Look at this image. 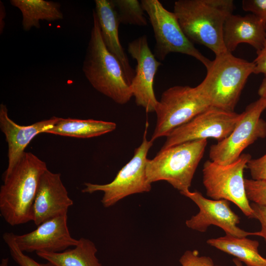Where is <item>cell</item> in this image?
I'll return each instance as SVG.
<instances>
[{
	"label": "cell",
	"mask_w": 266,
	"mask_h": 266,
	"mask_svg": "<svg viewBox=\"0 0 266 266\" xmlns=\"http://www.w3.org/2000/svg\"><path fill=\"white\" fill-rule=\"evenodd\" d=\"M98 249L91 240L81 237L73 249L58 253L36 252L54 266H102L96 256Z\"/></svg>",
	"instance_id": "d6986e66"
},
{
	"label": "cell",
	"mask_w": 266,
	"mask_h": 266,
	"mask_svg": "<svg viewBox=\"0 0 266 266\" xmlns=\"http://www.w3.org/2000/svg\"><path fill=\"white\" fill-rule=\"evenodd\" d=\"M266 109V100L260 98L247 106L231 133L222 141L212 145L209 156L220 165L236 160L243 151L259 138L266 136V121L261 118Z\"/></svg>",
	"instance_id": "30bf717a"
},
{
	"label": "cell",
	"mask_w": 266,
	"mask_h": 266,
	"mask_svg": "<svg viewBox=\"0 0 266 266\" xmlns=\"http://www.w3.org/2000/svg\"><path fill=\"white\" fill-rule=\"evenodd\" d=\"M241 117V113L210 106L170 132L161 149L207 138L222 141L233 131Z\"/></svg>",
	"instance_id": "8fae6325"
},
{
	"label": "cell",
	"mask_w": 266,
	"mask_h": 266,
	"mask_svg": "<svg viewBox=\"0 0 266 266\" xmlns=\"http://www.w3.org/2000/svg\"><path fill=\"white\" fill-rule=\"evenodd\" d=\"M266 36V23L252 14L244 16L232 14L224 25L223 41L231 53L242 43L249 44L258 52L263 47Z\"/></svg>",
	"instance_id": "e0dca14e"
},
{
	"label": "cell",
	"mask_w": 266,
	"mask_h": 266,
	"mask_svg": "<svg viewBox=\"0 0 266 266\" xmlns=\"http://www.w3.org/2000/svg\"><path fill=\"white\" fill-rule=\"evenodd\" d=\"M206 145L207 139H200L161 149L154 158L147 161L148 182L166 181L180 193L189 190Z\"/></svg>",
	"instance_id": "5b68a950"
},
{
	"label": "cell",
	"mask_w": 266,
	"mask_h": 266,
	"mask_svg": "<svg viewBox=\"0 0 266 266\" xmlns=\"http://www.w3.org/2000/svg\"><path fill=\"white\" fill-rule=\"evenodd\" d=\"M140 2L154 31L156 58L162 61L170 53H179L195 58L206 69L209 67L212 61L204 56L186 36L173 12L158 0H142Z\"/></svg>",
	"instance_id": "52a82bcc"
},
{
	"label": "cell",
	"mask_w": 266,
	"mask_h": 266,
	"mask_svg": "<svg viewBox=\"0 0 266 266\" xmlns=\"http://www.w3.org/2000/svg\"><path fill=\"white\" fill-rule=\"evenodd\" d=\"M10 2L21 12L22 27L25 31L33 27L39 29L40 20L50 22L63 18L59 2L44 0H11Z\"/></svg>",
	"instance_id": "7402d4cb"
},
{
	"label": "cell",
	"mask_w": 266,
	"mask_h": 266,
	"mask_svg": "<svg viewBox=\"0 0 266 266\" xmlns=\"http://www.w3.org/2000/svg\"><path fill=\"white\" fill-rule=\"evenodd\" d=\"M247 198L256 204L266 206V182L245 179Z\"/></svg>",
	"instance_id": "d4e9b609"
},
{
	"label": "cell",
	"mask_w": 266,
	"mask_h": 266,
	"mask_svg": "<svg viewBox=\"0 0 266 266\" xmlns=\"http://www.w3.org/2000/svg\"><path fill=\"white\" fill-rule=\"evenodd\" d=\"M2 238L9 248L12 259L19 266H54L48 262L46 264L38 263L25 255L17 245L15 234L13 233H4Z\"/></svg>",
	"instance_id": "cb8c5ba5"
},
{
	"label": "cell",
	"mask_w": 266,
	"mask_h": 266,
	"mask_svg": "<svg viewBox=\"0 0 266 266\" xmlns=\"http://www.w3.org/2000/svg\"><path fill=\"white\" fill-rule=\"evenodd\" d=\"M255 64L228 51L215 56L203 81L197 86L211 107L234 109Z\"/></svg>",
	"instance_id": "277c9868"
},
{
	"label": "cell",
	"mask_w": 266,
	"mask_h": 266,
	"mask_svg": "<svg viewBox=\"0 0 266 266\" xmlns=\"http://www.w3.org/2000/svg\"><path fill=\"white\" fill-rule=\"evenodd\" d=\"M206 242L211 246L235 257L247 266H266V258L259 254V243L257 240L226 234L209 239Z\"/></svg>",
	"instance_id": "ffe728a7"
},
{
	"label": "cell",
	"mask_w": 266,
	"mask_h": 266,
	"mask_svg": "<svg viewBox=\"0 0 266 266\" xmlns=\"http://www.w3.org/2000/svg\"><path fill=\"white\" fill-rule=\"evenodd\" d=\"M257 56L253 61L255 64L254 73H262L266 77V36L263 48L257 52Z\"/></svg>",
	"instance_id": "f546056e"
},
{
	"label": "cell",
	"mask_w": 266,
	"mask_h": 266,
	"mask_svg": "<svg viewBox=\"0 0 266 266\" xmlns=\"http://www.w3.org/2000/svg\"><path fill=\"white\" fill-rule=\"evenodd\" d=\"M67 220V214L49 219L30 233L15 234V242L24 253H58L69 247H74L77 244L78 239L70 235Z\"/></svg>",
	"instance_id": "5bb4252c"
},
{
	"label": "cell",
	"mask_w": 266,
	"mask_h": 266,
	"mask_svg": "<svg viewBox=\"0 0 266 266\" xmlns=\"http://www.w3.org/2000/svg\"><path fill=\"white\" fill-rule=\"evenodd\" d=\"M242 7L266 23V0H243Z\"/></svg>",
	"instance_id": "83f0119b"
},
{
	"label": "cell",
	"mask_w": 266,
	"mask_h": 266,
	"mask_svg": "<svg viewBox=\"0 0 266 266\" xmlns=\"http://www.w3.org/2000/svg\"><path fill=\"white\" fill-rule=\"evenodd\" d=\"M94 9L99 23L102 38L107 49L119 61L126 79L130 85L135 76L128 57L119 38L118 27L120 24L117 12L111 0H96Z\"/></svg>",
	"instance_id": "ac0fdd59"
},
{
	"label": "cell",
	"mask_w": 266,
	"mask_h": 266,
	"mask_svg": "<svg viewBox=\"0 0 266 266\" xmlns=\"http://www.w3.org/2000/svg\"><path fill=\"white\" fill-rule=\"evenodd\" d=\"M246 168L249 170L252 179L266 182V154L258 159H251Z\"/></svg>",
	"instance_id": "4316f807"
},
{
	"label": "cell",
	"mask_w": 266,
	"mask_h": 266,
	"mask_svg": "<svg viewBox=\"0 0 266 266\" xmlns=\"http://www.w3.org/2000/svg\"><path fill=\"white\" fill-rule=\"evenodd\" d=\"M0 266H8V259L7 258L2 259Z\"/></svg>",
	"instance_id": "d6a6232c"
},
{
	"label": "cell",
	"mask_w": 266,
	"mask_h": 266,
	"mask_svg": "<svg viewBox=\"0 0 266 266\" xmlns=\"http://www.w3.org/2000/svg\"><path fill=\"white\" fill-rule=\"evenodd\" d=\"M182 266H220L209 256H200L197 250H187L179 260Z\"/></svg>",
	"instance_id": "484cf974"
},
{
	"label": "cell",
	"mask_w": 266,
	"mask_h": 266,
	"mask_svg": "<svg viewBox=\"0 0 266 266\" xmlns=\"http://www.w3.org/2000/svg\"><path fill=\"white\" fill-rule=\"evenodd\" d=\"M233 262L235 266H243L242 262L237 258H234Z\"/></svg>",
	"instance_id": "836d02e7"
},
{
	"label": "cell",
	"mask_w": 266,
	"mask_h": 266,
	"mask_svg": "<svg viewBox=\"0 0 266 266\" xmlns=\"http://www.w3.org/2000/svg\"><path fill=\"white\" fill-rule=\"evenodd\" d=\"M73 203L61 174L47 169L40 179L33 205V221L38 226L49 219L67 214Z\"/></svg>",
	"instance_id": "9a60e30c"
},
{
	"label": "cell",
	"mask_w": 266,
	"mask_h": 266,
	"mask_svg": "<svg viewBox=\"0 0 266 266\" xmlns=\"http://www.w3.org/2000/svg\"><path fill=\"white\" fill-rule=\"evenodd\" d=\"M120 23L146 26L147 21L141 3L137 0H111Z\"/></svg>",
	"instance_id": "603a6c76"
},
{
	"label": "cell",
	"mask_w": 266,
	"mask_h": 266,
	"mask_svg": "<svg viewBox=\"0 0 266 266\" xmlns=\"http://www.w3.org/2000/svg\"><path fill=\"white\" fill-rule=\"evenodd\" d=\"M148 126L147 121L142 143L135 149L133 158L119 171L111 182L105 184L86 182L81 192L89 194L102 192L101 202L106 208L114 205L130 195L150 192L151 183L146 177V166L147 154L153 141L146 138Z\"/></svg>",
	"instance_id": "8992f818"
},
{
	"label": "cell",
	"mask_w": 266,
	"mask_h": 266,
	"mask_svg": "<svg viewBox=\"0 0 266 266\" xmlns=\"http://www.w3.org/2000/svg\"><path fill=\"white\" fill-rule=\"evenodd\" d=\"M116 123L94 119L60 118L46 133L79 138H88L110 133L115 130Z\"/></svg>",
	"instance_id": "44dd1931"
},
{
	"label": "cell",
	"mask_w": 266,
	"mask_h": 266,
	"mask_svg": "<svg viewBox=\"0 0 266 266\" xmlns=\"http://www.w3.org/2000/svg\"><path fill=\"white\" fill-rule=\"evenodd\" d=\"M60 117L36 122L27 126L16 123L8 116L6 106L0 105V129L8 144V166L3 175L7 176L25 153L30 142L39 133H46L59 121Z\"/></svg>",
	"instance_id": "2e32d148"
},
{
	"label": "cell",
	"mask_w": 266,
	"mask_h": 266,
	"mask_svg": "<svg viewBox=\"0 0 266 266\" xmlns=\"http://www.w3.org/2000/svg\"><path fill=\"white\" fill-rule=\"evenodd\" d=\"M253 211L252 218L257 219L261 225V229L255 232V235L263 237L266 242V206L252 202L250 204Z\"/></svg>",
	"instance_id": "f1b7e54d"
},
{
	"label": "cell",
	"mask_w": 266,
	"mask_h": 266,
	"mask_svg": "<svg viewBox=\"0 0 266 266\" xmlns=\"http://www.w3.org/2000/svg\"><path fill=\"white\" fill-rule=\"evenodd\" d=\"M6 17V11L3 3L0 1V33H2L5 26L4 19Z\"/></svg>",
	"instance_id": "4dcf8cb0"
},
{
	"label": "cell",
	"mask_w": 266,
	"mask_h": 266,
	"mask_svg": "<svg viewBox=\"0 0 266 266\" xmlns=\"http://www.w3.org/2000/svg\"><path fill=\"white\" fill-rule=\"evenodd\" d=\"M251 159L249 154L242 153L228 165L207 160L202 169V182L206 195L212 200L233 202L249 218H252L253 211L247 198L243 173Z\"/></svg>",
	"instance_id": "ba28073f"
},
{
	"label": "cell",
	"mask_w": 266,
	"mask_h": 266,
	"mask_svg": "<svg viewBox=\"0 0 266 266\" xmlns=\"http://www.w3.org/2000/svg\"><path fill=\"white\" fill-rule=\"evenodd\" d=\"M45 162L25 152L0 188V214L12 226L33 219V205L40 177L47 169Z\"/></svg>",
	"instance_id": "6da1fadb"
},
{
	"label": "cell",
	"mask_w": 266,
	"mask_h": 266,
	"mask_svg": "<svg viewBox=\"0 0 266 266\" xmlns=\"http://www.w3.org/2000/svg\"><path fill=\"white\" fill-rule=\"evenodd\" d=\"M258 93L260 98L266 100V77L263 80L258 89Z\"/></svg>",
	"instance_id": "1f68e13d"
},
{
	"label": "cell",
	"mask_w": 266,
	"mask_h": 266,
	"mask_svg": "<svg viewBox=\"0 0 266 266\" xmlns=\"http://www.w3.org/2000/svg\"><path fill=\"white\" fill-rule=\"evenodd\" d=\"M210 107L197 86H174L162 94L156 107V123L151 140L166 136Z\"/></svg>",
	"instance_id": "9c48e42d"
},
{
	"label": "cell",
	"mask_w": 266,
	"mask_h": 266,
	"mask_svg": "<svg viewBox=\"0 0 266 266\" xmlns=\"http://www.w3.org/2000/svg\"><path fill=\"white\" fill-rule=\"evenodd\" d=\"M128 51L136 61L135 76L130 87L137 105L147 113L155 112L159 103L154 91V80L161 63L151 51L145 35L128 44Z\"/></svg>",
	"instance_id": "4fadbf2b"
},
{
	"label": "cell",
	"mask_w": 266,
	"mask_h": 266,
	"mask_svg": "<svg viewBox=\"0 0 266 266\" xmlns=\"http://www.w3.org/2000/svg\"><path fill=\"white\" fill-rule=\"evenodd\" d=\"M93 24L83 62V71L91 85L116 103L124 104L133 96L118 59L104 44L98 20L93 10Z\"/></svg>",
	"instance_id": "3957f363"
},
{
	"label": "cell",
	"mask_w": 266,
	"mask_h": 266,
	"mask_svg": "<svg viewBox=\"0 0 266 266\" xmlns=\"http://www.w3.org/2000/svg\"><path fill=\"white\" fill-rule=\"evenodd\" d=\"M189 198L199 207V212L187 220L186 226L200 232H205L211 225L218 226L226 234L238 237L255 235V232L245 231L237 225L240 218L230 207V201L225 200H209L199 191L188 190L180 193Z\"/></svg>",
	"instance_id": "7c38bea8"
},
{
	"label": "cell",
	"mask_w": 266,
	"mask_h": 266,
	"mask_svg": "<svg viewBox=\"0 0 266 266\" xmlns=\"http://www.w3.org/2000/svg\"><path fill=\"white\" fill-rule=\"evenodd\" d=\"M233 8L232 0H179L174 2L173 13L186 36L216 56L227 51L223 28Z\"/></svg>",
	"instance_id": "7a4b0ae2"
}]
</instances>
